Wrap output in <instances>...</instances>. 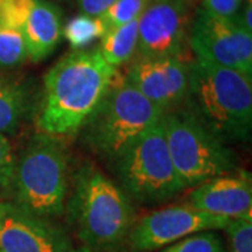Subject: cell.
<instances>
[{
  "label": "cell",
  "mask_w": 252,
  "mask_h": 252,
  "mask_svg": "<svg viewBox=\"0 0 252 252\" xmlns=\"http://www.w3.org/2000/svg\"><path fill=\"white\" fill-rule=\"evenodd\" d=\"M118 70L95 49L64 55L44 79L36 125L44 135H76L94 115Z\"/></svg>",
  "instance_id": "cell-1"
},
{
  "label": "cell",
  "mask_w": 252,
  "mask_h": 252,
  "mask_svg": "<svg viewBox=\"0 0 252 252\" xmlns=\"http://www.w3.org/2000/svg\"><path fill=\"white\" fill-rule=\"evenodd\" d=\"M189 114L224 140L250 139L252 77L195 58L189 62Z\"/></svg>",
  "instance_id": "cell-2"
},
{
  "label": "cell",
  "mask_w": 252,
  "mask_h": 252,
  "mask_svg": "<svg viewBox=\"0 0 252 252\" xmlns=\"http://www.w3.org/2000/svg\"><path fill=\"white\" fill-rule=\"evenodd\" d=\"M67 216L79 240L95 252L121 250L135 223L133 206L125 190L93 167H84L77 174Z\"/></svg>",
  "instance_id": "cell-3"
},
{
  "label": "cell",
  "mask_w": 252,
  "mask_h": 252,
  "mask_svg": "<svg viewBox=\"0 0 252 252\" xmlns=\"http://www.w3.org/2000/svg\"><path fill=\"white\" fill-rule=\"evenodd\" d=\"M164 114V109L146 98L132 84L117 77L86 124V140L102 157L115 161Z\"/></svg>",
  "instance_id": "cell-4"
},
{
  "label": "cell",
  "mask_w": 252,
  "mask_h": 252,
  "mask_svg": "<svg viewBox=\"0 0 252 252\" xmlns=\"http://www.w3.org/2000/svg\"><path fill=\"white\" fill-rule=\"evenodd\" d=\"M16 205L45 219L64 212L67 160L52 136H35L16 162L13 182Z\"/></svg>",
  "instance_id": "cell-5"
},
{
  "label": "cell",
  "mask_w": 252,
  "mask_h": 252,
  "mask_svg": "<svg viewBox=\"0 0 252 252\" xmlns=\"http://www.w3.org/2000/svg\"><path fill=\"white\" fill-rule=\"evenodd\" d=\"M162 121L172 164L185 188L237 170L233 152L188 111L165 112Z\"/></svg>",
  "instance_id": "cell-6"
},
{
  "label": "cell",
  "mask_w": 252,
  "mask_h": 252,
  "mask_svg": "<svg viewBox=\"0 0 252 252\" xmlns=\"http://www.w3.org/2000/svg\"><path fill=\"white\" fill-rule=\"evenodd\" d=\"M121 188L140 203H162L185 189L175 171L162 118L115 160Z\"/></svg>",
  "instance_id": "cell-7"
},
{
  "label": "cell",
  "mask_w": 252,
  "mask_h": 252,
  "mask_svg": "<svg viewBox=\"0 0 252 252\" xmlns=\"http://www.w3.org/2000/svg\"><path fill=\"white\" fill-rule=\"evenodd\" d=\"M189 44L199 59L252 77V32L241 27L235 18L199 10L190 26Z\"/></svg>",
  "instance_id": "cell-8"
},
{
  "label": "cell",
  "mask_w": 252,
  "mask_h": 252,
  "mask_svg": "<svg viewBox=\"0 0 252 252\" xmlns=\"http://www.w3.org/2000/svg\"><path fill=\"white\" fill-rule=\"evenodd\" d=\"M227 217L213 216L190 205L164 207L133 223L126 245L130 252H150L202 231L224 230Z\"/></svg>",
  "instance_id": "cell-9"
},
{
  "label": "cell",
  "mask_w": 252,
  "mask_h": 252,
  "mask_svg": "<svg viewBox=\"0 0 252 252\" xmlns=\"http://www.w3.org/2000/svg\"><path fill=\"white\" fill-rule=\"evenodd\" d=\"M187 0H149L137 20L140 58H182L189 41Z\"/></svg>",
  "instance_id": "cell-10"
},
{
  "label": "cell",
  "mask_w": 252,
  "mask_h": 252,
  "mask_svg": "<svg viewBox=\"0 0 252 252\" xmlns=\"http://www.w3.org/2000/svg\"><path fill=\"white\" fill-rule=\"evenodd\" d=\"M72 241L51 219L0 203V252H69Z\"/></svg>",
  "instance_id": "cell-11"
},
{
  "label": "cell",
  "mask_w": 252,
  "mask_h": 252,
  "mask_svg": "<svg viewBox=\"0 0 252 252\" xmlns=\"http://www.w3.org/2000/svg\"><path fill=\"white\" fill-rule=\"evenodd\" d=\"M189 62L182 58H140L126 76V81L146 98L168 112L188 97Z\"/></svg>",
  "instance_id": "cell-12"
},
{
  "label": "cell",
  "mask_w": 252,
  "mask_h": 252,
  "mask_svg": "<svg viewBox=\"0 0 252 252\" xmlns=\"http://www.w3.org/2000/svg\"><path fill=\"white\" fill-rule=\"evenodd\" d=\"M192 207L209 215L237 219L251 212V174L233 171L199 184L189 195Z\"/></svg>",
  "instance_id": "cell-13"
},
{
  "label": "cell",
  "mask_w": 252,
  "mask_h": 252,
  "mask_svg": "<svg viewBox=\"0 0 252 252\" xmlns=\"http://www.w3.org/2000/svg\"><path fill=\"white\" fill-rule=\"evenodd\" d=\"M28 59L39 62L48 58L62 38V11L48 1L36 0L23 27Z\"/></svg>",
  "instance_id": "cell-14"
},
{
  "label": "cell",
  "mask_w": 252,
  "mask_h": 252,
  "mask_svg": "<svg viewBox=\"0 0 252 252\" xmlns=\"http://www.w3.org/2000/svg\"><path fill=\"white\" fill-rule=\"evenodd\" d=\"M137 20L111 28L102 36L98 51L109 66L118 69L133 58L137 51Z\"/></svg>",
  "instance_id": "cell-15"
},
{
  "label": "cell",
  "mask_w": 252,
  "mask_h": 252,
  "mask_svg": "<svg viewBox=\"0 0 252 252\" xmlns=\"http://www.w3.org/2000/svg\"><path fill=\"white\" fill-rule=\"evenodd\" d=\"M27 109L24 90L16 84L0 80V135L17 129Z\"/></svg>",
  "instance_id": "cell-16"
},
{
  "label": "cell",
  "mask_w": 252,
  "mask_h": 252,
  "mask_svg": "<svg viewBox=\"0 0 252 252\" xmlns=\"http://www.w3.org/2000/svg\"><path fill=\"white\" fill-rule=\"evenodd\" d=\"M107 31V26L99 16L79 14L67 20L62 27V35L70 44L73 51H80L95 39L102 38Z\"/></svg>",
  "instance_id": "cell-17"
},
{
  "label": "cell",
  "mask_w": 252,
  "mask_h": 252,
  "mask_svg": "<svg viewBox=\"0 0 252 252\" xmlns=\"http://www.w3.org/2000/svg\"><path fill=\"white\" fill-rule=\"evenodd\" d=\"M28 59L23 30L0 24V67L13 69Z\"/></svg>",
  "instance_id": "cell-18"
},
{
  "label": "cell",
  "mask_w": 252,
  "mask_h": 252,
  "mask_svg": "<svg viewBox=\"0 0 252 252\" xmlns=\"http://www.w3.org/2000/svg\"><path fill=\"white\" fill-rule=\"evenodd\" d=\"M161 252H227L220 235L213 231H202L171 244Z\"/></svg>",
  "instance_id": "cell-19"
},
{
  "label": "cell",
  "mask_w": 252,
  "mask_h": 252,
  "mask_svg": "<svg viewBox=\"0 0 252 252\" xmlns=\"http://www.w3.org/2000/svg\"><path fill=\"white\" fill-rule=\"evenodd\" d=\"M147 1L149 0H115L99 17L105 23L107 30L119 27L140 17Z\"/></svg>",
  "instance_id": "cell-20"
},
{
  "label": "cell",
  "mask_w": 252,
  "mask_h": 252,
  "mask_svg": "<svg viewBox=\"0 0 252 252\" xmlns=\"http://www.w3.org/2000/svg\"><path fill=\"white\" fill-rule=\"evenodd\" d=\"M233 252H252V213L231 219L225 227Z\"/></svg>",
  "instance_id": "cell-21"
},
{
  "label": "cell",
  "mask_w": 252,
  "mask_h": 252,
  "mask_svg": "<svg viewBox=\"0 0 252 252\" xmlns=\"http://www.w3.org/2000/svg\"><path fill=\"white\" fill-rule=\"evenodd\" d=\"M36 0H0V24L23 30Z\"/></svg>",
  "instance_id": "cell-22"
},
{
  "label": "cell",
  "mask_w": 252,
  "mask_h": 252,
  "mask_svg": "<svg viewBox=\"0 0 252 252\" xmlns=\"http://www.w3.org/2000/svg\"><path fill=\"white\" fill-rule=\"evenodd\" d=\"M16 160L4 135H0V188H7L13 182Z\"/></svg>",
  "instance_id": "cell-23"
},
{
  "label": "cell",
  "mask_w": 252,
  "mask_h": 252,
  "mask_svg": "<svg viewBox=\"0 0 252 252\" xmlns=\"http://www.w3.org/2000/svg\"><path fill=\"white\" fill-rule=\"evenodd\" d=\"M244 0H203V10L219 17L235 18Z\"/></svg>",
  "instance_id": "cell-24"
},
{
  "label": "cell",
  "mask_w": 252,
  "mask_h": 252,
  "mask_svg": "<svg viewBox=\"0 0 252 252\" xmlns=\"http://www.w3.org/2000/svg\"><path fill=\"white\" fill-rule=\"evenodd\" d=\"M114 1L115 0H79V4H80L83 14L98 17L101 14H104L108 7H111Z\"/></svg>",
  "instance_id": "cell-25"
},
{
  "label": "cell",
  "mask_w": 252,
  "mask_h": 252,
  "mask_svg": "<svg viewBox=\"0 0 252 252\" xmlns=\"http://www.w3.org/2000/svg\"><path fill=\"white\" fill-rule=\"evenodd\" d=\"M235 20L240 23V26L245 28L248 32H252V0H247L244 4L243 11L240 16H237Z\"/></svg>",
  "instance_id": "cell-26"
},
{
  "label": "cell",
  "mask_w": 252,
  "mask_h": 252,
  "mask_svg": "<svg viewBox=\"0 0 252 252\" xmlns=\"http://www.w3.org/2000/svg\"><path fill=\"white\" fill-rule=\"evenodd\" d=\"M69 252H95L90 250V248H86V247H81V248H72Z\"/></svg>",
  "instance_id": "cell-27"
}]
</instances>
